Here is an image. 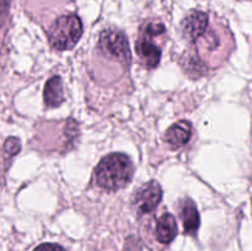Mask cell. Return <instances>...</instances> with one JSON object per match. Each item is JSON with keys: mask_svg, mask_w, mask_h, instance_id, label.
I'll list each match as a JSON object with an SVG mask.
<instances>
[{"mask_svg": "<svg viewBox=\"0 0 252 251\" xmlns=\"http://www.w3.org/2000/svg\"><path fill=\"white\" fill-rule=\"evenodd\" d=\"M101 52L108 58H112L120 63L128 65L130 63V51L127 37L116 29H107L101 32L98 39Z\"/></svg>", "mask_w": 252, "mask_h": 251, "instance_id": "obj_3", "label": "cell"}, {"mask_svg": "<svg viewBox=\"0 0 252 251\" xmlns=\"http://www.w3.org/2000/svg\"><path fill=\"white\" fill-rule=\"evenodd\" d=\"M161 197L162 191L160 185L155 181H150L138 189L133 204L137 209V213L143 216V214L152 213L161 201Z\"/></svg>", "mask_w": 252, "mask_h": 251, "instance_id": "obj_5", "label": "cell"}, {"mask_svg": "<svg viewBox=\"0 0 252 251\" xmlns=\"http://www.w3.org/2000/svg\"><path fill=\"white\" fill-rule=\"evenodd\" d=\"M5 150H6L9 154H16L20 150V143L16 138H9V139L5 142Z\"/></svg>", "mask_w": 252, "mask_h": 251, "instance_id": "obj_11", "label": "cell"}, {"mask_svg": "<svg viewBox=\"0 0 252 251\" xmlns=\"http://www.w3.org/2000/svg\"><path fill=\"white\" fill-rule=\"evenodd\" d=\"M192 127L189 121H180L167 129L165 139L172 148H181L191 139Z\"/></svg>", "mask_w": 252, "mask_h": 251, "instance_id": "obj_7", "label": "cell"}, {"mask_svg": "<svg viewBox=\"0 0 252 251\" xmlns=\"http://www.w3.org/2000/svg\"><path fill=\"white\" fill-rule=\"evenodd\" d=\"M165 32V26L160 22H149L143 30L142 36L137 43V53L142 62L148 68H154L159 64L161 51L152 39L154 37L162 34Z\"/></svg>", "mask_w": 252, "mask_h": 251, "instance_id": "obj_4", "label": "cell"}, {"mask_svg": "<svg viewBox=\"0 0 252 251\" xmlns=\"http://www.w3.org/2000/svg\"><path fill=\"white\" fill-rule=\"evenodd\" d=\"M83 34V25L76 15L69 14L58 17L48 31L49 44L54 49H71Z\"/></svg>", "mask_w": 252, "mask_h": 251, "instance_id": "obj_2", "label": "cell"}, {"mask_svg": "<svg viewBox=\"0 0 252 251\" xmlns=\"http://www.w3.org/2000/svg\"><path fill=\"white\" fill-rule=\"evenodd\" d=\"M181 216L182 224H184L185 233L189 235H196L199 228V213L196 204L191 199H185L181 204Z\"/></svg>", "mask_w": 252, "mask_h": 251, "instance_id": "obj_8", "label": "cell"}, {"mask_svg": "<svg viewBox=\"0 0 252 251\" xmlns=\"http://www.w3.org/2000/svg\"><path fill=\"white\" fill-rule=\"evenodd\" d=\"M44 103L48 107H57L64 101L63 81L59 76H52L46 83L43 91Z\"/></svg>", "mask_w": 252, "mask_h": 251, "instance_id": "obj_9", "label": "cell"}, {"mask_svg": "<svg viewBox=\"0 0 252 251\" xmlns=\"http://www.w3.org/2000/svg\"><path fill=\"white\" fill-rule=\"evenodd\" d=\"M33 251H65L62 246L57 245V244H42V245L37 246Z\"/></svg>", "mask_w": 252, "mask_h": 251, "instance_id": "obj_12", "label": "cell"}, {"mask_svg": "<svg viewBox=\"0 0 252 251\" xmlns=\"http://www.w3.org/2000/svg\"><path fill=\"white\" fill-rule=\"evenodd\" d=\"M157 239L161 244H169L175 239L177 234L176 220L169 213H165L158 219L157 229H155Z\"/></svg>", "mask_w": 252, "mask_h": 251, "instance_id": "obj_10", "label": "cell"}, {"mask_svg": "<svg viewBox=\"0 0 252 251\" xmlns=\"http://www.w3.org/2000/svg\"><path fill=\"white\" fill-rule=\"evenodd\" d=\"M10 0H0V26L4 22L5 16H6L7 11H9Z\"/></svg>", "mask_w": 252, "mask_h": 251, "instance_id": "obj_13", "label": "cell"}, {"mask_svg": "<svg viewBox=\"0 0 252 251\" xmlns=\"http://www.w3.org/2000/svg\"><path fill=\"white\" fill-rule=\"evenodd\" d=\"M208 26V15L203 11H191L182 21V32L187 39L196 42Z\"/></svg>", "mask_w": 252, "mask_h": 251, "instance_id": "obj_6", "label": "cell"}, {"mask_svg": "<svg viewBox=\"0 0 252 251\" xmlns=\"http://www.w3.org/2000/svg\"><path fill=\"white\" fill-rule=\"evenodd\" d=\"M134 166L127 155L113 153L98 162L95 169V182L106 191H117L132 180Z\"/></svg>", "mask_w": 252, "mask_h": 251, "instance_id": "obj_1", "label": "cell"}]
</instances>
